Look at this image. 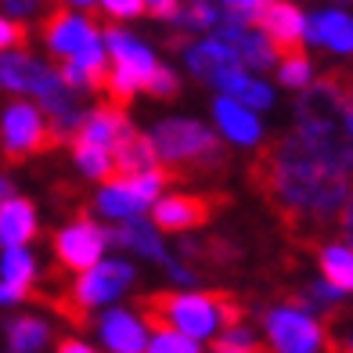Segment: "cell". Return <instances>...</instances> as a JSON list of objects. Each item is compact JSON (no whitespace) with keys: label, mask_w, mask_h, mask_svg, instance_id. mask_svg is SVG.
I'll list each match as a JSON object with an SVG mask.
<instances>
[{"label":"cell","mask_w":353,"mask_h":353,"mask_svg":"<svg viewBox=\"0 0 353 353\" xmlns=\"http://www.w3.org/2000/svg\"><path fill=\"white\" fill-rule=\"evenodd\" d=\"M249 181L278 213L281 228L299 245L325 242L335 231V216L350 199V181L321 166L310 148L292 134H281L256 152Z\"/></svg>","instance_id":"1"},{"label":"cell","mask_w":353,"mask_h":353,"mask_svg":"<svg viewBox=\"0 0 353 353\" xmlns=\"http://www.w3.org/2000/svg\"><path fill=\"white\" fill-rule=\"evenodd\" d=\"M296 137L310 148L321 166L339 176H353V116L346 94L332 76L307 87L296 101Z\"/></svg>","instance_id":"2"},{"label":"cell","mask_w":353,"mask_h":353,"mask_svg":"<svg viewBox=\"0 0 353 353\" xmlns=\"http://www.w3.org/2000/svg\"><path fill=\"white\" fill-rule=\"evenodd\" d=\"M137 314L144 325L155 328L159 335H184V339H210L220 328H242L245 307L231 292H155L137 299Z\"/></svg>","instance_id":"3"},{"label":"cell","mask_w":353,"mask_h":353,"mask_svg":"<svg viewBox=\"0 0 353 353\" xmlns=\"http://www.w3.org/2000/svg\"><path fill=\"white\" fill-rule=\"evenodd\" d=\"M155 159L163 163L166 176H184V173H210V170H223L228 152L216 141V134L210 126H202L195 119H166L159 123L148 134Z\"/></svg>","instance_id":"4"},{"label":"cell","mask_w":353,"mask_h":353,"mask_svg":"<svg viewBox=\"0 0 353 353\" xmlns=\"http://www.w3.org/2000/svg\"><path fill=\"white\" fill-rule=\"evenodd\" d=\"M105 51L112 58V76H108L105 94H108V105L123 112L134 101L137 90H152L163 65H159L155 54L137 37L123 33V29H108L105 33Z\"/></svg>","instance_id":"5"},{"label":"cell","mask_w":353,"mask_h":353,"mask_svg":"<svg viewBox=\"0 0 353 353\" xmlns=\"http://www.w3.org/2000/svg\"><path fill=\"white\" fill-rule=\"evenodd\" d=\"M0 148H4L8 163H22V159L58 148V141L51 134V123L47 116L29 105V101H11L4 112H0Z\"/></svg>","instance_id":"6"},{"label":"cell","mask_w":353,"mask_h":353,"mask_svg":"<svg viewBox=\"0 0 353 353\" xmlns=\"http://www.w3.org/2000/svg\"><path fill=\"white\" fill-rule=\"evenodd\" d=\"M228 195H188V191H181V195H170L163 202H155V228L159 231H195L202 228V223H210L220 210H228Z\"/></svg>","instance_id":"7"},{"label":"cell","mask_w":353,"mask_h":353,"mask_svg":"<svg viewBox=\"0 0 353 353\" xmlns=\"http://www.w3.org/2000/svg\"><path fill=\"white\" fill-rule=\"evenodd\" d=\"M105 245H108L105 228H98V223L87 220L83 213L76 216V223H69V228H61L54 234V252H58L61 267L79 270V274H87V270H94L101 263Z\"/></svg>","instance_id":"8"},{"label":"cell","mask_w":353,"mask_h":353,"mask_svg":"<svg viewBox=\"0 0 353 353\" xmlns=\"http://www.w3.org/2000/svg\"><path fill=\"white\" fill-rule=\"evenodd\" d=\"M256 26L267 37L274 58L288 61V58H307L303 54V33H307V19L303 11L292 4H260L256 14Z\"/></svg>","instance_id":"9"},{"label":"cell","mask_w":353,"mask_h":353,"mask_svg":"<svg viewBox=\"0 0 353 353\" xmlns=\"http://www.w3.org/2000/svg\"><path fill=\"white\" fill-rule=\"evenodd\" d=\"M263 325L278 353H317L325 346V332H321V325L310 314L278 307L263 314Z\"/></svg>","instance_id":"10"},{"label":"cell","mask_w":353,"mask_h":353,"mask_svg":"<svg viewBox=\"0 0 353 353\" xmlns=\"http://www.w3.org/2000/svg\"><path fill=\"white\" fill-rule=\"evenodd\" d=\"M40 33H43L47 51H51L54 58H61V65H65L69 58H76L90 40H98V29H94V22L83 19V14L65 11V8H58V11L47 14Z\"/></svg>","instance_id":"11"},{"label":"cell","mask_w":353,"mask_h":353,"mask_svg":"<svg viewBox=\"0 0 353 353\" xmlns=\"http://www.w3.org/2000/svg\"><path fill=\"white\" fill-rule=\"evenodd\" d=\"M130 281H134V267L130 263H123V260L98 263L94 270H87V274H79L72 281V299L83 310H90V307H101V303L116 299Z\"/></svg>","instance_id":"12"},{"label":"cell","mask_w":353,"mask_h":353,"mask_svg":"<svg viewBox=\"0 0 353 353\" xmlns=\"http://www.w3.org/2000/svg\"><path fill=\"white\" fill-rule=\"evenodd\" d=\"M134 134V126L126 123V116L119 108H112V105H101V108H94L83 116V123H79V130L72 141H83V144H94V148H101V152H116L119 144Z\"/></svg>","instance_id":"13"},{"label":"cell","mask_w":353,"mask_h":353,"mask_svg":"<svg viewBox=\"0 0 353 353\" xmlns=\"http://www.w3.org/2000/svg\"><path fill=\"white\" fill-rule=\"evenodd\" d=\"M116 245H126V249H137V252H144L148 260H159V263H166L170 267V274L176 278V281H195V274L191 270H184L176 260H170L166 256V249L159 245V238H155V231H152V223H144V220H123L116 231H105Z\"/></svg>","instance_id":"14"},{"label":"cell","mask_w":353,"mask_h":353,"mask_svg":"<svg viewBox=\"0 0 353 353\" xmlns=\"http://www.w3.org/2000/svg\"><path fill=\"white\" fill-rule=\"evenodd\" d=\"M216 43H223L228 51H234V58L242 61L249 69H267L270 61H274V51H270V43L263 33H256L249 26H234V22H223L216 26Z\"/></svg>","instance_id":"15"},{"label":"cell","mask_w":353,"mask_h":353,"mask_svg":"<svg viewBox=\"0 0 353 353\" xmlns=\"http://www.w3.org/2000/svg\"><path fill=\"white\" fill-rule=\"evenodd\" d=\"M37 234V205L14 195L0 205V249H26V242H33Z\"/></svg>","instance_id":"16"},{"label":"cell","mask_w":353,"mask_h":353,"mask_svg":"<svg viewBox=\"0 0 353 353\" xmlns=\"http://www.w3.org/2000/svg\"><path fill=\"white\" fill-rule=\"evenodd\" d=\"M188 69L195 72L199 79H210V83L216 87L223 76L242 72V61H238L234 51H228L223 43L202 40V43H195V47H188Z\"/></svg>","instance_id":"17"},{"label":"cell","mask_w":353,"mask_h":353,"mask_svg":"<svg viewBox=\"0 0 353 353\" xmlns=\"http://www.w3.org/2000/svg\"><path fill=\"white\" fill-rule=\"evenodd\" d=\"M303 40L332 47V51H339V54H353V14H346V11H317L314 19H307Z\"/></svg>","instance_id":"18"},{"label":"cell","mask_w":353,"mask_h":353,"mask_svg":"<svg viewBox=\"0 0 353 353\" xmlns=\"http://www.w3.org/2000/svg\"><path fill=\"white\" fill-rule=\"evenodd\" d=\"M101 339L112 353H148L144 328L137 325V317L126 314V310H108L101 317Z\"/></svg>","instance_id":"19"},{"label":"cell","mask_w":353,"mask_h":353,"mask_svg":"<svg viewBox=\"0 0 353 353\" xmlns=\"http://www.w3.org/2000/svg\"><path fill=\"white\" fill-rule=\"evenodd\" d=\"M155 163H159V159H155L152 141L134 130L116 152H112V173H108V181H123V176L148 173V170H155Z\"/></svg>","instance_id":"20"},{"label":"cell","mask_w":353,"mask_h":353,"mask_svg":"<svg viewBox=\"0 0 353 353\" xmlns=\"http://www.w3.org/2000/svg\"><path fill=\"white\" fill-rule=\"evenodd\" d=\"M213 116H216V123L223 126V134H228L231 141H238V144H256V141H260V123H256L252 112L242 108L238 101H231V98H216Z\"/></svg>","instance_id":"21"},{"label":"cell","mask_w":353,"mask_h":353,"mask_svg":"<svg viewBox=\"0 0 353 353\" xmlns=\"http://www.w3.org/2000/svg\"><path fill=\"white\" fill-rule=\"evenodd\" d=\"M0 285L22 292L26 299H33V285H37V260L29 249H8L0 252Z\"/></svg>","instance_id":"22"},{"label":"cell","mask_w":353,"mask_h":353,"mask_svg":"<svg viewBox=\"0 0 353 353\" xmlns=\"http://www.w3.org/2000/svg\"><path fill=\"white\" fill-rule=\"evenodd\" d=\"M216 90L223 94V98L238 101L242 108H270V101H274V90H270L267 83H256V79H249L245 72H231L223 76Z\"/></svg>","instance_id":"23"},{"label":"cell","mask_w":353,"mask_h":353,"mask_svg":"<svg viewBox=\"0 0 353 353\" xmlns=\"http://www.w3.org/2000/svg\"><path fill=\"white\" fill-rule=\"evenodd\" d=\"M4 339H8L11 353H40L51 343V328L40 317H14V321H8Z\"/></svg>","instance_id":"24"},{"label":"cell","mask_w":353,"mask_h":353,"mask_svg":"<svg viewBox=\"0 0 353 353\" xmlns=\"http://www.w3.org/2000/svg\"><path fill=\"white\" fill-rule=\"evenodd\" d=\"M317 263L325 270V285L335 292H353V249L346 245H325L317 252Z\"/></svg>","instance_id":"25"},{"label":"cell","mask_w":353,"mask_h":353,"mask_svg":"<svg viewBox=\"0 0 353 353\" xmlns=\"http://www.w3.org/2000/svg\"><path fill=\"white\" fill-rule=\"evenodd\" d=\"M94 205L105 213V216H116V220H141V213L148 210L134 191H126L123 184H105L98 191V199H94Z\"/></svg>","instance_id":"26"},{"label":"cell","mask_w":353,"mask_h":353,"mask_svg":"<svg viewBox=\"0 0 353 353\" xmlns=\"http://www.w3.org/2000/svg\"><path fill=\"white\" fill-rule=\"evenodd\" d=\"M72 159H76V166L83 170L87 176L108 181V173H112V155L108 152L94 148V144H83V141H72Z\"/></svg>","instance_id":"27"},{"label":"cell","mask_w":353,"mask_h":353,"mask_svg":"<svg viewBox=\"0 0 353 353\" xmlns=\"http://www.w3.org/2000/svg\"><path fill=\"white\" fill-rule=\"evenodd\" d=\"M213 353H267V346L256 343L245 328H234V332H223L213 343Z\"/></svg>","instance_id":"28"},{"label":"cell","mask_w":353,"mask_h":353,"mask_svg":"<svg viewBox=\"0 0 353 353\" xmlns=\"http://www.w3.org/2000/svg\"><path fill=\"white\" fill-rule=\"evenodd\" d=\"M26 40H29V29L19 19H11V14H0V54L26 51Z\"/></svg>","instance_id":"29"},{"label":"cell","mask_w":353,"mask_h":353,"mask_svg":"<svg viewBox=\"0 0 353 353\" xmlns=\"http://www.w3.org/2000/svg\"><path fill=\"white\" fill-rule=\"evenodd\" d=\"M181 26H195V29H210L220 22V8L213 4H181V14H176Z\"/></svg>","instance_id":"30"},{"label":"cell","mask_w":353,"mask_h":353,"mask_svg":"<svg viewBox=\"0 0 353 353\" xmlns=\"http://www.w3.org/2000/svg\"><path fill=\"white\" fill-rule=\"evenodd\" d=\"M278 79L285 87H310V61L307 58H288L281 61V69H278Z\"/></svg>","instance_id":"31"},{"label":"cell","mask_w":353,"mask_h":353,"mask_svg":"<svg viewBox=\"0 0 353 353\" xmlns=\"http://www.w3.org/2000/svg\"><path fill=\"white\" fill-rule=\"evenodd\" d=\"M148 353H199V346L184 335H155Z\"/></svg>","instance_id":"32"},{"label":"cell","mask_w":353,"mask_h":353,"mask_svg":"<svg viewBox=\"0 0 353 353\" xmlns=\"http://www.w3.org/2000/svg\"><path fill=\"white\" fill-rule=\"evenodd\" d=\"M98 11L112 14V19H130V14L144 11V4H141V0H108V4H101Z\"/></svg>","instance_id":"33"},{"label":"cell","mask_w":353,"mask_h":353,"mask_svg":"<svg viewBox=\"0 0 353 353\" xmlns=\"http://www.w3.org/2000/svg\"><path fill=\"white\" fill-rule=\"evenodd\" d=\"M339 234L346 238V249H353V195L346 199V205H343V213H339Z\"/></svg>","instance_id":"34"},{"label":"cell","mask_w":353,"mask_h":353,"mask_svg":"<svg viewBox=\"0 0 353 353\" xmlns=\"http://www.w3.org/2000/svg\"><path fill=\"white\" fill-rule=\"evenodd\" d=\"M332 79L346 94V105H350V116H353V72H332Z\"/></svg>","instance_id":"35"},{"label":"cell","mask_w":353,"mask_h":353,"mask_svg":"<svg viewBox=\"0 0 353 353\" xmlns=\"http://www.w3.org/2000/svg\"><path fill=\"white\" fill-rule=\"evenodd\" d=\"M58 353H94V350H90V346H83L79 339H61Z\"/></svg>","instance_id":"36"},{"label":"cell","mask_w":353,"mask_h":353,"mask_svg":"<svg viewBox=\"0 0 353 353\" xmlns=\"http://www.w3.org/2000/svg\"><path fill=\"white\" fill-rule=\"evenodd\" d=\"M22 299H26L22 292H14V288L0 285V307H11V303H22Z\"/></svg>","instance_id":"37"},{"label":"cell","mask_w":353,"mask_h":353,"mask_svg":"<svg viewBox=\"0 0 353 353\" xmlns=\"http://www.w3.org/2000/svg\"><path fill=\"white\" fill-rule=\"evenodd\" d=\"M8 199H14V184L8 181V176H4V173H0V205H4Z\"/></svg>","instance_id":"38"},{"label":"cell","mask_w":353,"mask_h":353,"mask_svg":"<svg viewBox=\"0 0 353 353\" xmlns=\"http://www.w3.org/2000/svg\"><path fill=\"white\" fill-rule=\"evenodd\" d=\"M4 11H11V14H33V11H40L37 4H4Z\"/></svg>","instance_id":"39"},{"label":"cell","mask_w":353,"mask_h":353,"mask_svg":"<svg viewBox=\"0 0 353 353\" xmlns=\"http://www.w3.org/2000/svg\"><path fill=\"white\" fill-rule=\"evenodd\" d=\"M346 343H350V346H353V335H350V339H346Z\"/></svg>","instance_id":"40"}]
</instances>
